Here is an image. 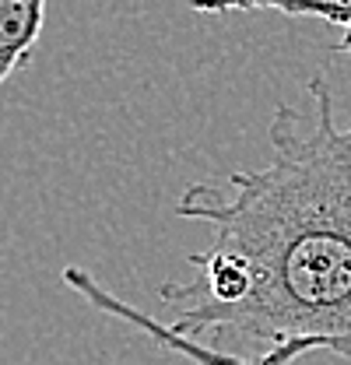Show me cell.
Here are the masks:
<instances>
[{
    "label": "cell",
    "instance_id": "6da1fadb",
    "mask_svg": "<svg viewBox=\"0 0 351 365\" xmlns=\"http://www.w3.org/2000/svg\"><path fill=\"white\" fill-rule=\"evenodd\" d=\"M309 113L274 106L260 169H232L228 190L193 182L176 200L215 239L186 253L193 281L158 288L169 330L221 337L218 351L243 362L288 344L351 359V120H337L323 74L309 78Z\"/></svg>",
    "mask_w": 351,
    "mask_h": 365
},
{
    "label": "cell",
    "instance_id": "7a4b0ae2",
    "mask_svg": "<svg viewBox=\"0 0 351 365\" xmlns=\"http://www.w3.org/2000/svg\"><path fill=\"white\" fill-rule=\"evenodd\" d=\"M63 284H67L74 295H81L88 306H95L98 313L120 319V323H131L133 330L148 334L155 344H162V348H166V351H173V355L190 359L193 365H253V362H243V359H232V355H225V351L211 348V344H197V341H190V337L173 334V330H169V323L148 317L144 309H137V306H131V302H123V299H120V295H113L106 284H98L85 267H63Z\"/></svg>",
    "mask_w": 351,
    "mask_h": 365
},
{
    "label": "cell",
    "instance_id": "3957f363",
    "mask_svg": "<svg viewBox=\"0 0 351 365\" xmlns=\"http://www.w3.org/2000/svg\"><path fill=\"white\" fill-rule=\"evenodd\" d=\"M46 4L43 0H0V85L14 78L43 36Z\"/></svg>",
    "mask_w": 351,
    "mask_h": 365
},
{
    "label": "cell",
    "instance_id": "277c9868",
    "mask_svg": "<svg viewBox=\"0 0 351 365\" xmlns=\"http://www.w3.org/2000/svg\"><path fill=\"white\" fill-rule=\"evenodd\" d=\"M200 14H285V18H316L334 25L341 36L334 43V53L351 60V0L345 4H327V0H292V4H225V7H193Z\"/></svg>",
    "mask_w": 351,
    "mask_h": 365
}]
</instances>
